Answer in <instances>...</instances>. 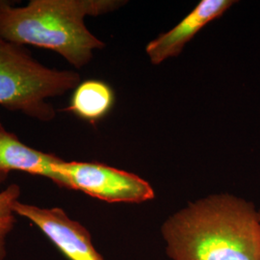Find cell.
I'll list each match as a JSON object with an SVG mask.
<instances>
[{"label":"cell","mask_w":260,"mask_h":260,"mask_svg":"<svg viewBox=\"0 0 260 260\" xmlns=\"http://www.w3.org/2000/svg\"><path fill=\"white\" fill-rule=\"evenodd\" d=\"M58 186L107 203L141 204L154 198L153 188L135 174L96 162L66 161L55 166Z\"/></svg>","instance_id":"277c9868"},{"label":"cell","mask_w":260,"mask_h":260,"mask_svg":"<svg viewBox=\"0 0 260 260\" xmlns=\"http://www.w3.org/2000/svg\"><path fill=\"white\" fill-rule=\"evenodd\" d=\"M236 1L203 0L177 25L149 42L146 52L152 65L157 66L177 57L206 24L220 18Z\"/></svg>","instance_id":"8992f818"},{"label":"cell","mask_w":260,"mask_h":260,"mask_svg":"<svg viewBox=\"0 0 260 260\" xmlns=\"http://www.w3.org/2000/svg\"><path fill=\"white\" fill-rule=\"evenodd\" d=\"M80 75L37 61L21 46L0 37V107L40 121L55 119L50 100L75 90Z\"/></svg>","instance_id":"3957f363"},{"label":"cell","mask_w":260,"mask_h":260,"mask_svg":"<svg viewBox=\"0 0 260 260\" xmlns=\"http://www.w3.org/2000/svg\"><path fill=\"white\" fill-rule=\"evenodd\" d=\"M122 0H30L15 6L0 0V37L19 46L54 51L81 69L104 43L85 24L86 17H98L121 8Z\"/></svg>","instance_id":"7a4b0ae2"},{"label":"cell","mask_w":260,"mask_h":260,"mask_svg":"<svg viewBox=\"0 0 260 260\" xmlns=\"http://www.w3.org/2000/svg\"><path fill=\"white\" fill-rule=\"evenodd\" d=\"M62 158L28 147L3 125L0 119V169L23 172L51 180L58 185L55 166Z\"/></svg>","instance_id":"52a82bcc"},{"label":"cell","mask_w":260,"mask_h":260,"mask_svg":"<svg viewBox=\"0 0 260 260\" xmlns=\"http://www.w3.org/2000/svg\"><path fill=\"white\" fill-rule=\"evenodd\" d=\"M20 195L21 189L17 183L9 184L0 191V260L7 257V240L17 223L15 205Z\"/></svg>","instance_id":"9c48e42d"},{"label":"cell","mask_w":260,"mask_h":260,"mask_svg":"<svg viewBox=\"0 0 260 260\" xmlns=\"http://www.w3.org/2000/svg\"><path fill=\"white\" fill-rule=\"evenodd\" d=\"M115 103V93L110 85L95 79L80 82L74 90L68 112L94 124L104 119Z\"/></svg>","instance_id":"ba28073f"},{"label":"cell","mask_w":260,"mask_h":260,"mask_svg":"<svg viewBox=\"0 0 260 260\" xmlns=\"http://www.w3.org/2000/svg\"><path fill=\"white\" fill-rule=\"evenodd\" d=\"M173 260H260L258 210L247 200L212 195L173 214L161 228Z\"/></svg>","instance_id":"6da1fadb"},{"label":"cell","mask_w":260,"mask_h":260,"mask_svg":"<svg viewBox=\"0 0 260 260\" xmlns=\"http://www.w3.org/2000/svg\"><path fill=\"white\" fill-rule=\"evenodd\" d=\"M258 214H259V222H260V209H258Z\"/></svg>","instance_id":"8fae6325"},{"label":"cell","mask_w":260,"mask_h":260,"mask_svg":"<svg viewBox=\"0 0 260 260\" xmlns=\"http://www.w3.org/2000/svg\"><path fill=\"white\" fill-rule=\"evenodd\" d=\"M15 212L34 223L69 259L104 260L93 246L91 233L63 208L40 207L18 201Z\"/></svg>","instance_id":"5b68a950"},{"label":"cell","mask_w":260,"mask_h":260,"mask_svg":"<svg viewBox=\"0 0 260 260\" xmlns=\"http://www.w3.org/2000/svg\"><path fill=\"white\" fill-rule=\"evenodd\" d=\"M10 173L0 169V185H2L9 177Z\"/></svg>","instance_id":"30bf717a"}]
</instances>
